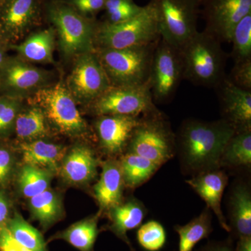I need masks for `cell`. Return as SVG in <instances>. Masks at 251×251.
<instances>
[{"label": "cell", "instance_id": "ffe728a7", "mask_svg": "<svg viewBox=\"0 0 251 251\" xmlns=\"http://www.w3.org/2000/svg\"><path fill=\"white\" fill-rule=\"evenodd\" d=\"M56 43L55 31L50 25L33 31L21 42L10 46L9 50L16 51L20 58L31 64H53Z\"/></svg>", "mask_w": 251, "mask_h": 251}, {"label": "cell", "instance_id": "2e32d148", "mask_svg": "<svg viewBox=\"0 0 251 251\" xmlns=\"http://www.w3.org/2000/svg\"><path fill=\"white\" fill-rule=\"evenodd\" d=\"M98 117L95 122V128L99 145L104 152L109 155L119 154L127 148L142 117L129 115Z\"/></svg>", "mask_w": 251, "mask_h": 251}, {"label": "cell", "instance_id": "d6986e66", "mask_svg": "<svg viewBox=\"0 0 251 251\" xmlns=\"http://www.w3.org/2000/svg\"><path fill=\"white\" fill-rule=\"evenodd\" d=\"M124 186L120 161L110 158L104 161L100 179L94 186V194L98 202L100 216L122 202Z\"/></svg>", "mask_w": 251, "mask_h": 251}, {"label": "cell", "instance_id": "e575fe53", "mask_svg": "<svg viewBox=\"0 0 251 251\" xmlns=\"http://www.w3.org/2000/svg\"><path fill=\"white\" fill-rule=\"evenodd\" d=\"M137 239L141 247L148 251H158L164 247L166 233L164 227L156 221H150L140 226Z\"/></svg>", "mask_w": 251, "mask_h": 251}, {"label": "cell", "instance_id": "83f0119b", "mask_svg": "<svg viewBox=\"0 0 251 251\" xmlns=\"http://www.w3.org/2000/svg\"><path fill=\"white\" fill-rule=\"evenodd\" d=\"M120 163L125 186L132 189L145 184L161 168L144 157L128 152L122 157Z\"/></svg>", "mask_w": 251, "mask_h": 251}, {"label": "cell", "instance_id": "5bb4252c", "mask_svg": "<svg viewBox=\"0 0 251 251\" xmlns=\"http://www.w3.org/2000/svg\"><path fill=\"white\" fill-rule=\"evenodd\" d=\"M204 31L218 40L230 42L234 27L251 14V0H201Z\"/></svg>", "mask_w": 251, "mask_h": 251}, {"label": "cell", "instance_id": "7c38bea8", "mask_svg": "<svg viewBox=\"0 0 251 251\" xmlns=\"http://www.w3.org/2000/svg\"><path fill=\"white\" fill-rule=\"evenodd\" d=\"M182 79L179 50L161 39L153 52L149 79L153 102L162 103L171 100Z\"/></svg>", "mask_w": 251, "mask_h": 251}, {"label": "cell", "instance_id": "836d02e7", "mask_svg": "<svg viewBox=\"0 0 251 251\" xmlns=\"http://www.w3.org/2000/svg\"><path fill=\"white\" fill-rule=\"evenodd\" d=\"M143 6H138L133 0H107L103 22L117 24L129 21L141 12Z\"/></svg>", "mask_w": 251, "mask_h": 251}, {"label": "cell", "instance_id": "f1b7e54d", "mask_svg": "<svg viewBox=\"0 0 251 251\" xmlns=\"http://www.w3.org/2000/svg\"><path fill=\"white\" fill-rule=\"evenodd\" d=\"M54 175L50 170L24 163L15 175L18 191L29 199L49 189Z\"/></svg>", "mask_w": 251, "mask_h": 251}, {"label": "cell", "instance_id": "484cf974", "mask_svg": "<svg viewBox=\"0 0 251 251\" xmlns=\"http://www.w3.org/2000/svg\"><path fill=\"white\" fill-rule=\"evenodd\" d=\"M212 211L206 207L197 217L185 226H175V232L179 234L178 251H193L195 246L207 239L213 231Z\"/></svg>", "mask_w": 251, "mask_h": 251}, {"label": "cell", "instance_id": "3957f363", "mask_svg": "<svg viewBox=\"0 0 251 251\" xmlns=\"http://www.w3.org/2000/svg\"><path fill=\"white\" fill-rule=\"evenodd\" d=\"M221 43L204 30L197 31L179 49L183 78L196 85L215 88L226 76V54Z\"/></svg>", "mask_w": 251, "mask_h": 251}, {"label": "cell", "instance_id": "9c48e42d", "mask_svg": "<svg viewBox=\"0 0 251 251\" xmlns=\"http://www.w3.org/2000/svg\"><path fill=\"white\" fill-rule=\"evenodd\" d=\"M46 2V0L0 1V39L8 49L42 25Z\"/></svg>", "mask_w": 251, "mask_h": 251}, {"label": "cell", "instance_id": "5b68a950", "mask_svg": "<svg viewBox=\"0 0 251 251\" xmlns=\"http://www.w3.org/2000/svg\"><path fill=\"white\" fill-rule=\"evenodd\" d=\"M27 100L28 103L41 108L50 127L61 134L75 138L88 132L87 123L64 81L41 89Z\"/></svg>", "mask_w": 251, "mask_h": 251}, {"label": "cell", "instance_id": "277c9868", "mask_svg": "<svg viewBox=\"0 0 251 251\" xmlns=\"http://www.w3.org/2000/svg\"><path fill=\"white\" fill-rule=\"evenodd\" d=\"M159 41L127 49H96L110 86H139L148 83L153 52Z\"/></svg>", "mask_w": 251, "mask_h": 251}, {"label": "cell", "instance_id": "8d00e7d4", "mask_svg": "<svg viewBox=\"0 0 251 251\" xmlns=\"http://www.w3.org/2000/svg\"><path fill=\"white\" fill-rule=\"evenodd\" d=\"M227 77L237 87L251 91V59L235 63L230 74Z\"/></svg>", "mask_w": 251, "mask_h": 251}, {"label": "cell", "instance_id": "60d3db41", "mask_svg": "<svg viewBox=\"0 0 251 251\" xmlns=\"http://www.w3.org/2000/svg\"><path fill=\"white\" fill-rule=\"evenodd\" d=\"M196 251H234V239L229 236L224 240L211 241Z\"/></svg>", "mask_w": 251, "mask_h": 251}, {"label": "cell", "instance_id": "ee69618b", "mask_svg": "<svg viewBox=\"0 0 251 251\" xmlns=\"http://www.w3.org/2000/svg\"><path fill=\"white\" fill-rule=\"evenodd\" d=\"M0 1H1V0H0Z\"/></svg>", "mask_w": 251, "mask_h": 251}, {"label": "cell", "instance_id": "7bdbcfd3", "mask_svg": "<svg viewBox=\"0 0 251 251\" xmlns=\"http://www.w3.org/2000/svg\"><path fill=\"white\" fill-rule=\"evenodd\" d=\"M8 46L0 39V67L2 65L5 59L8 57L6 52H7Z\"/></svg>", "mask_w": 251, "mask_h": 251}, {"label": "cell", "instance_id": "603a6c76", "mask_svg": "<svg viewBox=\"0 0 251 251\" xmlns=\"http://www.w3.org/2000/svg\"><path fill=\"white\" fill-rule=\"evenodd\" d=\"M18 148L24 163L59 173L66 150L62 145L46 139L19 143Z\"/></svg>", "mask_w": 251, "mask_h": 251}, {"label": "cell", "instance_id": "8fae6325", "mask_svg": "<svg viewBox=\"0 0 251 251\" xmlns=\"http://www.w3.org/2000/svg\"><path fill=\"white\" fill-rule=\"evenodd\" d=\"M52 74L23 60L8 56L0 67V96L27 99L52 83Z\"/></svg>", "mask_w": 251, "mask_h": 251}, {"label": "cell", "instance_id": "ba28073f", "mask_svg": "<svg viewBox=\"0 0 251 251\" xmlns=\"http://www.w3.org/2000/svg\"><path fill=\"white\" fill-rule=\"evenodd\" d=\"M162 40L179 50L196 32L201 0H151Z\"/></svg>", "mask_w": 251, "mask_h": 251}, {"label": "cell", "instance_id": "cb8c5ba5", "mask_svg": "<svg viewBox=\"0 0 251 251\" xmlns=\"http://www.w3.org/2000/svg\"><path fill=\"white\" fill-rule=\"evenodd\" d=\"M50 126L44 112L36 105L28 103L18 114L14 134L19 143L46 139L50 135Z\"/></svg>", "mask_w": 251, "mask_h": 251}, {"label": "cell", "instance_id": "f35d334b", "mask_svg": "<svg viewBox=\"0 0 251 251\" xmlns=\"http://www.w3.org/2000/svg\"><path fill=\"white\" fill-rule=\"evenodd\" d=\"M0 251H33L16 242L5 226L0 227Z\"/></svg>", "mask_w": 251, "mask_h": 251}, {"label": "cell", "instance_id": "1f68e13d", "mask_svg": "<svg viewBox=\"0 0 251 251\" xmlns=\"http://www.w3.org/2000/svg\"><path fill=\"white\" fill-rule=\"evenodd\" d=\"M231 56L235 63L251 59V14L243 18L234 27L231 36Z\"/></svg>", "mask_w": 251, "mask_h": 251}, {"label": "cell", "instance_id": "9a60e30c", "mask_svg": "<svg viewBox=\"0 0 251 251\" xmlns=\"http://www.w3.org/2000/svg\"><path fill=\"white\" fill-rule=\"evenodd\" d=\"M223 120L235 131L251 129V91L244 90L225 76L216 86Z\"/></svg>", "mask_w": 251, "mask_h": 251}, {"label": "cell", "instance_id": "b9f144b4", "mask_svg": "<svg viewBox=\"0 0 251 251\" xmlns=\"http://www.w3.org/2000/svg\"><path fill=\"white\" fill-rule=\"evenodd\" d=\"M234 251H251V237L239 238Z\"/></svg>", "mask_w": 251, "mask_h": 251}, {"label": "cell", "instance_id": "4dcf8cb0", "mask_svg": "<svg viewBox=\"0 0 251 251\" xmlns=\"http://www.w3.org/2000/svg\"><path fill=\"white\" fill-rule=\"evenodd\" d=\"M13 238L23 247L33 251H46V243L39 231L15 211L5 224Z\"/></svg>", "mask_w": 251, "mask_h": 251}, {"label": "cell", "instance_id": "30bf717a", "mask_svg": "<svg viewBox=\"0 0 251 251\" xmlns=\"http://www.w3.org/2000/svg\"><path fill=\"white\" fill-rule=\"evenodd\" d=\"M90 106L97 116L140 117L158 110L151 97L149 82L139 86H110Z\"/></svg>", "mask_w": 251, "mask_h": 251}, {"label": "cell", "instance_id": "ab89813d", "mask_svg": "<svg viewBox=\"0 0 251 251\" xmlns=\"http://www.w3.org/2000/svg\"><path fill=\"white\" fill-rule=\"evenodd\" d=\"M12 202L6 189L0 190V227L5 226L11 217Z\"/></svg>", "mask_w": 251, "mask_h": 251}, {"label": "cell", "instance_id": "e0dca14e", "mask_svg": "<svg viewBox=\"0 0 251 251\" xmlns=\"http://www.w3.org/2000/svg\"><path fill=\"white\" fill-rule=\"evenodd\" d=\"M99 163L90 147L76 145L66 152L59 173L68 184H87L95 179Z\"/></svg>", "mask_w": 251, "mask_h": 251}, {"label": "cell", "instance_id": "52a82bcc", "mask_svg": "<svg viewBox=\"0 0 251 251\" xmlns=\"http://www.w3.org/2000/svg\"><path fill=\"white\" fill-rule=\"evenodd\" d=\"M135 153L162 166L176 153V135L160 110L143 115L127 145Z\"/></svg>", "mask_w": 251, "mask_h": 251}, {"label": "cell", "instance_id": "44dd1931", "mask_svg": "<svg viewBox=\"0 0 251 251\" xmlns=\"http://www.w3.org/2000/svg\"><path fill=\"white\" fill-rule=\"evenodd\" d=\"M229 236L233 239L251 237V191L243 181L233 185L229 197Z\"/></svg>", "mask_w": 251, "mask_h": 251}, {"label": "cell", "instance_id": "d590c367", "mask_svg": "<svg viewBox=\"0 0 251 251\" xmlns=\"http://www.w3.org/2000/svg\"><path fill=\"white\" fill-rule=\"evenodd\" d=\"M16 173V157L13 146L0 140V190L6 189Z\"/></svg>", "mask_w": 251, "mask_h": 251}, {"label": "cell", "instance_id": "d6a6232c", "mask_svg": "<svg viewBox=\"0 0 251 251\" xmlns=\"http://www.w3.org/2000/svg\"><path fill=\"white\" fill-rule=\"evenodd\" d=\"M23 100L0 96V140H6L14 134L18 114L24 104Z\"/></svg>", "mask_w": 251, "mask_h": 251}, {"label": "cell", "instance_id": "4fadbf2b", "mask_svg": "<svg viewBox=\"0 0 251 251\" xmlns=\"http://www.w3.org/2000/svg\"><path fill=\"white\" fill-rule=\"evenodd\" d=\"M65 85L77 104L90 105L110 87L95 51L77 56Z\"/></svg>", "mask_w": 251, "mask_h": 251}, {"label": "cell", "instance_id": "ac0fdd59", "mask_svg": "<svg viewBox=\"0 0 251 251\" xmlns=\"http://www.w3.org/2000/svg\"><path fill=\"white\" fill-rule=\"evenodd\" d=\"M186 182L202 198L206 207L215 214L220 226L229 233L228 224L221 209L223 195L228 183V176L226 172L221 171V168L206 172L192 176Z\"/></svg>", "mask_w": 251, "mask_h": 251}, {"label": "cell", "instance_id": "74e56055", "mask_svg": "<svg viewBox=\"0 0 251 251\" xmlns=\"http://www.w3.org/2000/svg\"><path fill=\"white\" fill-rule=\"evenodd\" d=\"M77 12L86 18L95 16L105 8L107 0H65Z\"/></svg>", "mask_w": 251, "mask_h": 251}, {"label": "cell", "instance_id": "8992f818", "mask_svg": "<svg viewBox=\"0 0 251 251\" xmlns=\"http://www.w3.org/2000/svg\"><path fill=\"white\" fill-rule=\"evenodd\" d=\"M160 39L154 9L150 2L129 21L117 24L99 22L94 45L95 50L123 49L148 45Z\"/></svg>", "mask_w": 251, "mask_h": 251}, {"label": "cell", "instance_id": "7402d4cb", "mask_svg": "<svg viewBox=\"0 0 251 251\" xmlns=\"http://www.w3.org/2000/svg\"><path fill=\"white\" fill-rule=\"evenodd\" d=\"M147 212L143 203L136 198H130L125 202L122 201L108 211L110 219L108 229L134 251L127 237V232L141 226Z\"/></svg>", "mask_w": 251, "mask_h": 251}, {"label": "cell", "instance_id": "4316f807", "mask_svg": "<svg viewBox=\"0 0 251 251\" xmlns=\"http://www.w3.org/2000/svg\"><path fill=\"white\" fill-rule=\"evenodd\" d=\"M100 214L87 218L73 224L52 239H63L80 251H93L94 243L99 234L98 222Z\"/></svg>", "mask_w": 251, "mask_h": 251}, {"label": "cell", "instance_id": "6da1fadb", "mask_svg": "<svg viewBox=\"0 0 251 251\" xmlns=\"http://www.w3.org/2000/svg\"><path fill=\"white\" fill-rule=\"evenodd\" d=\"M234 133L233 127L223 119L183 122L176 135V152L182 173L193 176L220 169L225 147Z\"/></svg>", "mask_w": 251, "mask_h": 251}, {"label": "cell", "instance_id": "7a4b0ae2", "mask_svg": "<svg viewBox=\"0 0 251 251\" xmlns=\"http://www.w3.org/2000/svg\"><path fill=\"white\" fill-rule=\"evenodd\" d=\"M45 21L55 31L56 39L64 58L74 59L94 52L99 22L77 12L65 0H46Z\"/></svg>", "mask_w": 251, "mask_h": 251}, {"label": "cell", "instance_id": "d4e9b609", "mask_svg": "<svg viewBox=\"0 0 251 251\" xmlns=\"http://www.w3.org/2000/svg\"><path fill=\"white\" fill-rule=\"evenodd\" d=\"M29 208L32 217L45 229L62 219L64 212L60 196L50 188L29 198Z\"/></svg>", "mask_w": 251, "mask_h": 251}, {"label": "cell", "instance_id": "f546056e", "mask_svg": "<svg viewBox=\"0 0 251 251\" xmlns=\"http://www.w3.org/2000/svg\"><path fill=\"white\" fill-rule=\"evenodd\" d=\"M251 164V129L235 131L226 144L220 167L238 168Z\"/></svg>", "mask_w": 251, "mask_h": 251}]
</instances>
